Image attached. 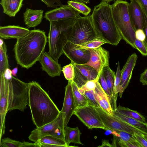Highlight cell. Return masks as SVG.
<instances>
[{
  "label": "cell",
  "mask_w": 147,
  "mask_h": 147,
  "mask_svg": "<svg viewBox=\"0 0 147 147\" xmlns=\"http://www.w3.org/2000/svg\"><path fill=\"white\" fill-rule=\"evenodd\" d=\"M65 79L68 80H73L75 76L74 68L73 64L71 62L64 66L62 69Z\"/></svg>",
  "instance_id": "836d02e7"
},
{
  "label": "cell",
  "mask_w": 147,
  "mask_h": 147,
  "mask_svg": "<svg viewBox=\"0 0 147 147\" xmlns=\"http://www.w3.org/2000/svg\"><path fill=\"white\" fill-rule=\"evenodd\" d=\"M48 7L56 8L63 5L60 0H41Z\"/></svg>",
  "instance_id": "b9f144b4"
},
{
  "label": "cell",
  "mask_w": 147,
  "mask_h": 147,
  "mask_svg": "<svg viewBox=\"0 0 147 147\" xmlns=\"http://www.w3.org/2000/svg\"><path fill=\"white\" fill-rule=\"evenodd\" d=\"M28 104V83L13 76L8 80V111L18 109L24 112Z\"/></svg>",
  "instance_id": "8992f818"
},
{
  "label": "cell",
  "mask_w": 147,
  "mask_h": 147,
  "mask_svg": "<svg viewBox=\"0 0 147 147\" xmlns=\"http://www.w3.org/2000/svg\"><path fill=\"white\" fill-rule=\"evenodd\" d=\"M107 43L104 40L99 37L80 45L74 44L75 47L79 49H89L98 47L101 45Z\"/></svg>",
  "instance_id": "f1b7e54d"
},
{
  "label": "cell",
  "mask_w": 147,
  "mask_h": 147,
  "mask_svg": "<svg viewBox=\"0 0 147 147\" xmlns=\"http://www.w3.org/2000/svg\"><path fill=\"white\" fill-rule=\"evenodd\" d=\"M72 63L74 66L75 73L73 80L79 88L88 81L98 78L96 71L92 67L84 64Z\"/></svg>",
  "instance_id": "4fadbf2b"
},
{
  "label": "cell",
  "mask_w": 147,
  "mask_h": 147,
  "mask_svg": "<svg viewBox=\"0 0 147 147\" xmlns=\"http://www.w3.org/2000/svg\"><path fill=\"white\" fill-rule=\"evenodd\" d=\"M0 77V141L5 132V119L8 111V80L3 74Z\"/></svg>",
  "instance_id": "9a60e30c"
},
{
  "label": "cell",
  "mask_w": 147,
  "mask_h": 147,
  "mask_svg": "<svg viewBox=\"0 0 147 147\" xmlns=\"http://www.w3.org/2000/svg\"><path fill=\"white\" fill-rule=\"evenodd\" d=\"M128 11L131 23L136 31L138 29L143 30L145 20L141 9L133 0H130L128 5Z\"/></svg>",
  "instance_id": "d6986e66"
},
{
  "label": "cell",
  "mask_w": 147,
  "mask_h": 147,
  "mask_svg": "<svg viewBox=\"0 0 147 147\" xmlns=\"http://www.w3.org/2000/svg\"><path fill=\"white\" fill-rule=\"evenodd\" d=\"M47 37L39 29L30 31L17 39L13 51L17 63L28 69L38 61L44 51Z\"/></svg>",
  "instance_id": "7a4b0ae2"
},
{
  "label": "cell",
  "mask_w": 147,
  "mask_h": 147,
  "mask_svg": "<svg viewBox=\"0 0 147 147\" xmlns=\"http://www.w3.org/2000/svg\"><path fill=\"white\" fill-rule=\"evenodd\" d=\"M136 37V38L142 41H145L146 35L143 30L138 29L135 32Z\"/></svg>",
  "instance_id": "ee69618b"
},
{
  "label": "cell",
  "mask_w": 147,
  "mask_h": 147,
  "mask_svg": "<svg viewBox=\"0 0 147 147\" xmlns=\"http://www.w3.org/2000/svg\"><path fill=\"white\" fill-rule=\"evenodd\" d=\"M144 14L145 18V24L143 30H144L146 35V38L144 41L147 45V17L146 16L144 13Z\"/></svg>",
  "instance_id": "7dc6e473"
},
{
  "label": "cell",
  "mask_w": 147,
  "mask_h": 147,
  "mask_svg": "<svg viewBox=\"0 0 147 147\" xmlns=\"http://www.w3.org/2000/svg\"><path fill=\"white\" fill-rule=\"evenodd\" d=\"M115 131L119 134V136L117 137L114 136L119 140L125 142L136 141L132 137V135L130 134L122 131Z\"/></svg>",
  "instance_id": "8d00e7d4"
},
{
  "label": "cell",
  "mask_w": 147,
  "mask_h": 147,
  "mask_svg": "<svg viewBox=\"0 0 147 147\" xmlns=\"http://www.w3.org/2000/svg\"><path fill=\"white\" fill-rule=\"evenodd\" d=\"M18 71V68L17 67L14 68L11 70L12 74L13 76H16V74Z\"/></svg>",
  "instance_id": "f907efd6"
},
{
  "label": "cell",
  "mask_w": 147,
  "mask_h": 147,
  "mask_svg": "<svg viewBox=\"0 0 147 147\" xmlns=\"http://www.w3.org/2000/svg\"><path fill=\"white\" fill-rule=\"evenodd\" d=\"M104 146L112 147V145L109 143L108 141L106 140H104V141H102V145L100 146H99L102 147Z\"/></svg>",
  "instance_id": "c3c4849f"
},
{
  "label": "cell",
  "mask_w": 147,
  "mask_h": 147,
  "mask_svg": "<svg viewBox=\"0 0 147 147\" xmlns=\"http://www.w3.org/2000/svg\"><path fill=\"white\" fill-rule=\"evenodd\" d=\"M128 2L126 0H116L111 6L114 21L122 37L127 43L136 49L134 42L136 31L131 23L128 11Z\"/></svg>",
  "instance_id": "5b68a950"
},
{
  "label": "cell",
  "mask_w": 147,
  "mask_h": 147,
  "mask_svg": "<svg viewBox=\"0 0 147 147\" xmlns=\"http://www.w3.org/2000/svg\"><path fill=\"white\" fill-rule=\"evenodd\" d=\"M38 61L41 65L42 70L50 77L53 78L60 76L62 71L61 65L53 59L48 53L44 51Z\"/></svg>",
  "instance_id": "ac0fdd59"
},
{
  "label": "cell",
  "mask_w": 147,
  "mask_h": 147,
  "mask_svg": "<svg viewBox=\"0 0 147 147\" xmlns=\"http://www.w3.org/2000/svg\"><path fill=\"white\" fill-rule=\"evenodd\" d=\"M71 1L80 2L84 4H88L90 3V0H71Z\"/></svg>",
  "instance_id": "681fc988"
},
{
  "label": "cell",
  "mask_w": 147,
  "mask_h": 147,
  "mask_svg": "<svg viewBox=\"0 0 147 147\" xmlns=\"http://www.w3.org/2000/svg\"><path fill=\"white\" fill-rule=\"evenodd\" d=\"M98 37L92 24L91 15L76 18L68 41L78 45Z\"/></svg>",
  "instance_id": "52a82bcc"
},
{
  "label": "cell",
  "mask_w": 147,
  "mask_h": 147,
  "mask_svg": "<svg viewBox=\"0 0 147 147\" xmlns=\"http://www.w3.org/2000/svg\"><path fill=\"white\" fill-rule=\"evenodd\" d=\"M115 138L117 140L118 145L121 147H142L140 144L137 141L123 142L117 139L115 136Z\"/></svg>",
  "instance_id": "60d3db41"
},
{
  "label": "cell",
  "mask_w": 147,
  "mask_h": 147,
  "mask_svg": "<svg viewBox=\"0 0 147 147\" xmlns=\"http://www.w3.org/2000/svg\"><path fill=\"white\" fill-rule=\"evenodd\" d=\"M67 3L85 16H88L91 11V9L85 4L71 1H68Z\"/></svg>",
  "instance_id": "1f68e13d"
},
{
  "label": "cell",
  "mask_w": 147,
  "mask_h": 147,
  "mask_svg": "<svg viewBox=\"0 0 147 147\" xmlns=\"http://www.w3.org/2000/svg\"><path fill=\"white\" fill-rule=\"evenodd\" d=\"M44 11L42 9H33L27 8L23 13L24 21L28 28L35 27L42 21Z\"/></svg>",
  "instance_id": "7402d4cb"
},
{
  "label": "cell",
  "mask_w": 147,
  "mask_h": 147,
  "mask_svg": "<svg viewBox=\"0 0 147 147\" xmlns=\"http://www.w3.org/2000/svg\"><path fill=\"white\" fill-rule=\"evenodd\" d=\"M82 134L78 127L71 128L67 126L65 127V141L67 147H70L71 143L78 144L83 145L80 140V136Z\"/></svg>",
  "instance_id": "d4e9b609"
},
{
  "label": "cell",
  "mask_w": 147,
  "mask_h": 147,
  "mask_svg": "<svg viewBox=\"0 0 147 147\" xmlns=\"http://www.w3.org/2000/svg\"><path fill=\"white\" fill-rule=\"evenodd\" d=\"M73 115H76L89 129L99 128L109 130L104 124L95 107L86 105L76 108Z\"/></svg>",
  "instance_id": "ba28073f"
},
{
  "label": "cell",
  "mask_w": 147,
  "mask_h": 147,
  "mask_svg": "<svg viewBox=\"0 0 147 147\" xmlns=\"http://www.w3.org/2000/svg\"><path fill=\"white\" fill-rule=\"evenodd\" d=\"M103 70L108 88L112 94L116 74H115V72L110 68L109 66L104 67Z\"/></svg>",
  "instance_id": "f546056e"
},
{
  "label": "cell",
  "mask_w": 147,
  "mask_h": 147,
  "mask_svg": "<svg viewBox=\"0 0 147 147\" xmlns=\"http://www.w3.org/2000/svg\"><path fill=\"white\" fill-rule=\"evenodd\" d=\"M9 67L7 46L4 42L0 44V76L4 74L5 70Z\"/></svg>",
  "instance_id": "83f0119b"
},
{
  "label": "cell",
  "mask_w": 147,
  "mask_h": 147,
  "mask_svg": "<svg viewBox=\"0 0 147 147\" xmlns=\"http://www.w3.org/2000/svg\"><path fill=\"white\" fill-rule=\"evenodd\" d=\"M144 134L136 131L132 135L133 138L141 145L142 147H147V139L144 136Z\"/></svg>",
  "instance_id": "f35d334b"
},
{
  "label": "cell",
  "mask_w": 147,
  "mask_h": 147,
  "mask_svg": "<svg viewBox=\"0 0 147 147\" xmlns=\"http://www.w3.org/2000/svg\"><path fill=\"white\" fill-rule=\"evenodd\" d=\"M113 115L147 135V122H143L113 111Z\"/></svg>",
  "instance_id": "cb8c5ba5"
},
{
  "label": "cell",
  "mask_w": 147,
  "mask_h": 147,
  "mask_svg": "<svg viewBox=\"0 0 147 147\" xmlns=\"http://www.w3.org/2000/svg\"><path fill=\"white\" fill-rule=\"evenodd\" d=\"M28 28L19 26L8 25L0 27V37L4 39H18L30 31Z\"/></svg>",
  "instance_id": "ffe728a7"
},
{
  "label": "cell",
  "mask_w": 147,
  "mask_h": 147,
  "mask_svg": "<svg viewBox=\"0 0 147 147\" xmlns=\"http://www.w3.org/2000/svg\"><path fill=\"white\" fill-rule=\"evenodd\" d=\"M138 57L135 53L130 56L121 70V80L120 84L119 95L121 98L125 89L127 87L131 79L132 71L136 65Z\"/></svg>",
  "instance_id": "e0dca14e"
},
{
  "label": "cell",
  "mask_w": 147,
  "mask_h": 147,
  "mask_svg": "<svg viewBox=\"0 0 147 147\" xmlns=\"http://www.w3.org/2000/svg\"><path fill=\"white\" fill-rule=\"evenodd\" d=\"M113 111L141 121L146 122V118L140 113L136 111L130 109L127 107L122 106L120 105L119 104Z\"/></svg>",
  "instance_id": "484cf974"
},
{
  "label": "cell",
  "mask_w": 147,
  "mask_h": 147,
  "mask_svg": "<svg viewBox=\"0 0 147 147\" xmlns=\"http://www.w3.org/2000/svg\"><path fill=\"white\" fill-rule=\"evenodd\" d=\"M140 80L143 85H147V68L141 74Z\"/></svg>",
  "instance_id": "f6af8a7d"
},
{
  "label": "cell",
  "mask_w": 147,
  "mask_h": 147,
  "mask_svg": "<svg viewBox=\"0 0 147 147\" xmlns=\"http://www.w3.org/2000/svg\"><path fill=\"white\" fill-rule=\"evenodd\" d=\"M113 0H101V1L104 2V1H108L110 2L111 1H112Z\"/></svg>",
  "instance_id": "816d5d0a"
},
{
  "label": "cell",
  "mask_w": 147,
  "mask_h": 147,
  "mask_svg": "<svg viewBox=\"0 0 147 147\" xmlns=\"http://www.w3.org/2000/svg\"><path fill=\"white\" fill-rule=\"evenodd\" d=\"M110 2L101 1L95 6L91 19L98 36L107 43L116 46L122 38L113 19Z\"/></svg>",
  "instance_id": "3957f363"
},
{
  "label": "cell",
  "mask_w": 147,
  "mask_h": 147,
  "mask_svg": "<svg viewBox=\"0 0 147 147\" xmlns=\"http://www.w3.org/2000/svg\"><path fill=\"white\" fill-rule=\"evenodd\" d=\"M23 142L12 140L9 138H4L0 141L1 147H23Z\"/></svg>",
  "instance_id": "d6a6232c"
},
{
  "label": "cell",
  "mask_w": 147,
  "mask_h": 147,
  "mask_svg": "<svg viewBox=\"0 0 147 147\" xmlns=\"http://www.w3.org/2000/svg\"><path fill=\"white\" fill-rule=\"evenodd\" d=\"M28 85L32 121L36 128L40 127L54 120L60 111L38 82L32 81Z\"/></svg>",
  "instance_id": "6da1fadb"
},
{
  "label": "cell",
  "mask_w": 147,
  "mask_h": 147,
  "mask_svg": "<svg viewBox=\"0 0 147 147\" xmlns=\"http://www.w3.org/2000/svg\"><path fill=\"white\" fill-rule=\"evenodd\" d=\"M83 94L84 95L87 100L88 105L95 107H101L95 98L93 90L85 91Z\"/></svg>",
  "instance_id": "e575fe53"
},
{
  "label": "cell",
  "mask_w": 147,
  "mask_h": 147,
  "mask_svg": "<svg viewBox=\"0 0 147 147\" xmlns=\"http://www.w3.org/2000/svg\"><path fill=\"white\" fill-rule=\"evenodd\" d=\"M98 81L102 88L109 96L111 105L112 95L108 88L106 83L103 70L99 77Z\"/></svg>",
  "instance_id": "d590c367"
},
{
  "label": "cell",
  "mask_w": 147,
  "mask_h": 147,
  "mask_svg": "<svg viewBox=\"0 0 147 147\" xmlns=\"http://www.w3.org/2000/svg\"><path fill=\"white\" fill-rule=\"evenodd\" d=\"M72 81L68 80V84L65 87L63 105L60 111L63 116L65 127L67 126L71 117L76 109L72 93Z\"/></svg>",
  "instance_id": "2e32d148"
},
{
  "label": "cell",
  "mask_w": 147,
  "mask_h": 147,
  "mask_svg": "<svg viewBox=\"0 0 147 147\" xmlns=\"http://www.w3.org/2000/svg\"><path fill=\"white\" fill-rule=\"evenodd\" d=\"M145 137L147 139V135L144 134Z\"/></svg>",
  "instance_id": "f5cc1de1"
},
{
  "label": "cell",
  "mask_w": 147,
  "mask_h": 147,
  "mask_svg": "<svg viewBox=\"0 0 147 147\" xmlns=\"http://www.w3.org/2000/svg\"><path fill=\"white\" fill-rule=\"evenodd\" d=\"M95 98L101 108L105 111L112 115L113 111L110 104L109 97L101 87L98 81L93 90Z\"/></svg>",
  "instance_id": "44dd1931"
},
{
  "label": "cell",
  "mask_w": 147,
  "mask_h": 147,
  "mask_svg": "<svg viewBox=\"0 0 147 147\" xmlns=\"http://www.w3.org/2000/svg\"><path fill=\"white\" fill-rule=\"evenodd\" d=\"M136 49H137L143 56L147 55V45L143 41L136 38L134 42Z\"/></svg>",
  "instance_id": "74e56055"
},
{
  "label": "cell",
  "mask_w": 147,
  "mask_h": 147,
  "mask_svg": "<svg viewBox=\"0 0 147 147\" xmlns=\"http://www.w3.org/2000/svg\"><path fill=\"white\" fill-rule=\"evenodd\" d=\"M59 128H65L63 118L61 111L57 118L53 121L33 130L28 138L30 141L36 142L44 137L51 136L56 129Z\"/></svg>",
  "instance_id": "8fae6325"
},
{
  "label": "cell",
  "mask_w": 147,
  "mask_h": 147,
  "mask_svg": "<svg viewBox=\"0 0 147 147\" xmlns=\"http://www.w3.org/2000/svg\"><path fill=\"white\" fill-rule=\"evenodd\" d=\"M88 49L90 53V58L88 62L84 65H90L95 69L99 78L104 68L109 66V53L101 46Z\"/></svg>",
  "instance_id": "30bf717a"
},
{
  "label": "cell",
  "mask_w": 147,
  "mask_h": 147,
  "mask_svg": "<svg viewBox=\"0 0 147 147\" xmlns=\"http://www.w3.org/2000/svg\"><path fill=\"white\" fill-rule=\"evenodd\" d=\"M24 0H1L3 13L10 17H15L20 11Z\"/></svg>",
  "instance_id": "603a6c76"
},
{
  "label": "cell",
  "mask_w": 147,
  "mask_h": 147,
  "mask_svg": "<svg viewBox=\"0 0 147 147\" xmlns=\"http://www.w3.org/2000/svg\"><path fill=\"white\" fill-rule=\"evenodd\" d=\"M80 13L69 5H63L47 11L44 18L50 22L69 19L76 18Z\"/></svg>",
  "instance_id": "5bb4252c"
},
{
  "label": "cell",
  "mask_w": 147,
  "mask_h": 147,
  "mask_svg": "<svg viewBox=\"0 0 147 147\" xmlns=\"http://www.w3.org/2000/svg\"><path fill=\"white\" fill-rule=\"evenodd\" d=\"M98 79L99 78H97L94 80L88 81L79 89L84 91L94 90L96 86V83L98 81Z\"/></svg>",
  "instance_id": "ab89813d"
},
{
  "label": "cell",
  "mask_w": 147,
  "mask_h": 147,
  "mask_svg": "<svg viewBox=\"0 0 147 147\" xmlns=\"http://www.w3.org/2000/svg\"><path fill=\"white\" fill-rule=\"evenodd\" d=\"M38 140L43 143L55 145L56 147H67L64 140L51 136H45Z\"/></svg>",
  "instance_id": "4dcf8cb0"
},
{
  "label": "cell",
  "mask_w": 147,
  "mask_h": 147,
  "mask_svg": "<svg viewBox=\"0 0 147 147\" xmlns=\"http://www.w3.org/2000/svg\"><path fill=\"white\" fill-rule=\"evenodd\" d=\"M76 18L50 22L48 36L50 55L58 61L63 54V49L68 39Z\"/></svg>",
  "instance_id": "277c9868"
},
{
  "label": "cell",
  "mask_w": 147,
  "mask_h": 147,
  "mask_svg": "<svg viewBox=\"0 0 147 147\" xmlns=\"http://www.w3.org/2000/svg\"><path fill=\"white\" fill-rule=\"evenodd\" d=\"M71 84L73 96L76 108L88 105V102L86 97L80 93L78 87L73 80Z\"/></svg>",
  "instance_id": "4316f807"
},
{
  "label": "cell",
  "mask_w": 147,
  "mask_h": 147,
  "mask_svg": "<svg viewBox=\"0 0 147 147\" xmlns=\"http://www.w3.org/2000/svg\"><path fill=\"white\" fill-rule=\"evenodd\" d=\"M4 74L5 77L8 80L10 79L13 76L11 70L9 68L5 70Z\"/></svg>",
  "instance_id": "bcb514c9"
},
{
  "label": "cell",
  "mask_w": 147,
  "mask_h": 147,
  "mask_svg": "<svg viewBox=\"0 0 147 147\" xmlns=\"http://www.w3.org/2000/svg\"><path fill=\"white\" fill-rule=\"evenodd\" d=\"M140 6L147 17V0H133Z\"/></svg>",
  "instance_id": "7bdbcfd3"
},
{
  "label": "cell",
  "mask_w": 147,
  "mask_h": 147,
  "mask_svg": "<svg viewBox=\"0 0 147 147\" xmlns=\"http://www.w3.org/2000/svg\"><path fill=\"white\" fill-rule=\"evenodd\" d=\"M63 52L71 63L76 64H85L88 62L90 57L89 49H77L74 44L69 41L63 47Z\"/></svg>",
  "instance_id": "7c38bea8"
},
{
  "label": "cell",
  "mask_w": 147,
  "mask_h": 147,
  "mask_svg": "<svg viewBox=\"0 0 147 147\" xmlns=\"http://www.w3.org/2000/svg\"><path fill=\"white\" fill-rule=\"evenodd\" d=\"M95 108L98 111L104 125L109 129V130L112 131H122L132 135L134 134V131L143 134L140 130L128 125L113 115L108 114L101 107Z\"/></svg>",
  "instance_id": "9c48e42d"
}]
</instances>
